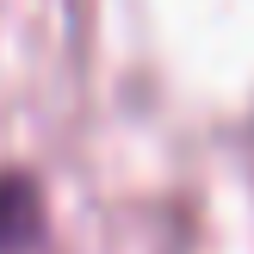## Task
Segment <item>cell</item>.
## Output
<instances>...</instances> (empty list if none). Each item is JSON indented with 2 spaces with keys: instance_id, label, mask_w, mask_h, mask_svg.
<instances>
[{
  "instance_id": "1",
  "label": "cell",
  "mask_w": 254,
  "mask_h": 254,
  "mask_svg": "<svg viewBox=\"0 0 254 254\" xmlns=\"http://www.w3.org/2000/svg\"><path fill=\"white\" fill-rule=\"evenodd\" d=\"M37 217H44V205H37V186L25 180V174H0V254L31 242L37 236Z\"/></svg>"
}]
</instances>
